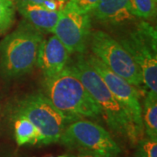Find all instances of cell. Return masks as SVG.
<instances>
[{
  "instance_id": "cell-14",
  "label": "cell",
  "mask_w": 157,
  "mask_h": 157,
  "mask_svg": "<svg viewBox=\"0 0 157 157\" xmlns=\"http://www.w3.org/2000/svg\"><path fill=\"white\" fill-rule=\"evenodd\" d=\"M14 135L18 146L37 145L39 133L33 124L23 116H14Z\"/></svg>"
},
{
  "instance_id": "cell-13",
  "label": "cell",
  "mask_w": 157,
  "mask_h": 157,
  "mask_svg": "<svg viewBox=\"0 0 157 157\" xmlns=\"http://www.w3.org/2000/svg\"><path fill=\"white\" fill-rule=\"evenodd\" d=\"M142 123L147 137L157 139V94L147 91L142 107Z\"/></svg>"
},
{
  "instance_id": "cell-6",
  "label": "cell",
  "mask_w": 157,
  "mask_h": 157,
  "mask_svg": "<svg viewBox=\"0 0 157 157\" xmlns=\"http://www.w3.org/2000/svg\"><path fill=\"white\" fill-rule=\"evenodd\" d=\"M59 142L78 153L95 154L106 157H116L121 152L108 131L101 125L85 119L69 124L64 130Z\"/></svg>"
},
{
  "instance_id": "cell-4",
  "label": "cell",
  "mask_w": 157,
  "mask_h": 157,
  "mask_svg": "<svg viewBox=\"0 0 157 157\" xmlns=\"http://www.w3.org/2000/svg\"><path fill=\"white\" fill-rule=\"evenodd\" d=\"M14 116H23L33 124L39 133V145L59 142L66 128L77 121L60 112L42 93L21 99L15 107Z\"/></svg>"
},
{
  "instance_id": "cell-7",
  "label": "cell",
  "mask_w": 157,
  "mask_h": 157,
  "mask_svg": "<svg viewBox=\"0 0 157 157\" xmlns=\"http://www.w3.org/2000/svg\"><path fill=\"white\" fill-rule=\"evenodd\" d=\"M89 45L93 55L113 73L127 80L137 89L143 85L140 68L120 41L105 32L95 31L91 34Z\"/></svg>"
},
{
  "instance_id": "cell-18",
  "label": "cell",
  "mask_w": 157,
  "mask_h": 157,
  "mask_svg": "<svg viewBox=\"0 0 157 157\" xmlns=\"http://www.w3.org/2000/svg\"><path fill=\"white\" fill-rule=\"evenodd\" d=\"M99 0H68L66 9L78 13H90Z\"/></svg>"
},
{
  "instance_id": "cell-5",
  "label": "cell",
  "mask_w": 157,
  "mask_h": 157,
  "mask_svg": "<svg viewBox=\"0 0 157 157\" xmlns=\"http://www.w3.org/2000/svg\"><path fill=\"white\" fill-rule=\"evenodd\" d=\"M120 43L126 48L140 68L143 85L157 94V33L150 23L140 21Z\"/></svg>"
},
{
  "instance_id": "cell-11",
  "label": "cell",
  "mask_w": 157,
  "mask_h": 157,
  "mask_svg": "<svg viewBox=\"0 0 157 157\" xmlns=\"http://www.w3.org/2000/svg\"><path fill=\"white\" fill-rule=\"evenodd\" d=\"M90 13L96 20L113 26L123 25L135 19L129 0H99Z\"/></svg>"
},
{
  "instance_id": "cell-1",
  "label": "cell",
  "mask_w": 157,
  "mask_h": 157,
  "mask_svg": "<svg viewBox=\"0 0 157 157\" xmlns=\"http://www.w3.org/2000/svg\"><path fill=\"white\" fill-rule=\"evenodd\" d=\"M68 66L100 107L102 117L108 128L115 135L123 137L133 146H135L141 137L132 118L111 93L100 74L90 65L86 57L79 54Z\"/></svg>"
},
{
  "instance_id": "cell-8",
  "label": "cell",
  "mask_w": 157,
  "mask_h": 157,
  "mask_svg": "<svg viewBox=\"0 0 157 157\" xmlns=\"http://www.w3.org/2000/svg\"><path fill=\"white\" fill-rule=\"evenodd\" d=\"M86 59L100 74L114 97L128 113L139 135L142 137L144 134L142 123V107L140 105V94L138 89L129 84L124 78L113 73L94 55L90 54L86 57Z\"/></svg>"
},
{
  "instance_id": "cell-9",
  "label": "cell",
  "mask_w": 157,
  "mask_h": 157,
  "mask_svg": "<svg viewBox=\"0 0 157 157\" xmlns=\"http://www.w3.org/2000/svg\"><path fill=\"white\" fill-rule=\"evenodd\" d=\"M69 53H85L92 34L91 13H78L64 8L52 30Z\"/></svg>"
},
{
  "instance_id": "cell-10",
  "label": "cell",
  "mask_w": 157,
  "mask_h": 157,
  "mask_svg": "<svg viewBox=\"0 0 157 157\" xmlns=\"http://www.w3.org/2000/svg\"><path fill=\"white\" fill-rule=\"evenodd\" d=\"M69 52L55 35L42 40L39 49L36 65L44 78L57 75L67 67Z\"/></svg>"
},
{
  "instance_id": "cell-2",
  "label": "cell",
  "mask_w": 157,
  "mask_h": 157,
  "mask_svg": "<svg viewBox=\"0 0 157 157\" xmlns=\"http://www.w3.org/2000/svg\"><path fill=\"white\" fill-rule=\"evenodd\" d=\"M43 86L44 94L69 117L98 120L102 116L100 107L68 65L55 76L44 78Z\"/></svg>"
},
{
  "instance_id": "cell-16",
  "label": "cell",
  "mask_w": 157,
  "mask_h": 157,
  "mask_svg": "<svg viewBox=\"0 0 157 157\" xmlns=\"http://www.w3.org/2000/svg\"><path fill=\"white\" fill-rule=\"evenodd\" d=\"M129 3L135 17L147 20L156 16L157 0H129Z\"/></svg>"
},
{
  "instance_id": "cell-15",
  "label": "cell",
  "mask_w": 157,
  "mask_h": 157,
  "mask_svg": "<svg viewBox=\"0 0 157 157\" xmlns=\"http://www.w3.org/2000/svg\"><path fill=\"white\" fill-rule=\"evenodd\" d=\"M15 0H0V35L9 31L16 18Z\"/></svg>"
},
{
  "instance_id": "cell-3",
  "label": "cell",
  "mask_w": 157,
  "mask_h": 157,
  "mask_svg": "<svg viewBox=\"0 0 157 157\" xmlns=\"http://www.w3.org/2000/svg\"><path fill=\"white\" fill-rule=\"evenodd\" d=\"M43 33L25 19L0 42V72L7 78L30 73L37 63Z\"/></svg>"
},
{
  "instance_id": "cell-20",
  "label": "cell",
  "mask_w": 157,
  "mask_h": 157,
  "mask_svg": "<svg viewBox=\"0 0 157 157\" xmlns=\"http://www.w3.org/2000/svg\"><path fill=\"white\" fill-rule=\"evenodd\" d=\"M57 157H67V155H59V156H57Z\"/></svg>"
},
{
  "instance_id": "cell-19",
  "label": "cell",
  "mask_w": 157,
  "mask_h": 157,
  "mask_svg": "<svg viewBox=\"0 0 157 157\" xmlns=\"http://www.w3.org/2000/svg\"><path fill=\"white\" fill-rule=\"evenodd\" d=\"M67 157H106L100 155H95V154H89V153H77L75 155H71Z\"/></svg>"
},
{
  "instance_id": "cell-12",
  "label": "cell",
  "mask_w": 157,
  "mask_h": 157,
  "mask_svg": "<svg viewBox=\"0 0 157 157\" xmlns=\"http://www.w3.org/2000/svg\"><path fill=\"white\" fill-rule=\"evenodd\" d=\"M17 11L41 33H52L61 11L49 10L28 0H15Z\"/></svg>"
},
{
  "instance_id": "cell-17",
  "label": "cell",
  "mask_w": 157,
  "mask_h": 157,
  "mask_svg": "<svg viewBox=\"0 0 157 157\" xmlns=\"http://www.w3.org/2000/svg\"><path fill=\"white\" fill-rule=\"evenodd\" d=\"M136 145L135 157H157V139L141 138Z\"/></svg>"
}]
</instances>
